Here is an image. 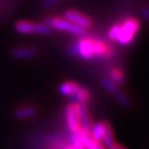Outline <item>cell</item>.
Listing matches in <instances>:
<instances>
[{"mask_svg": "<svg viewBox=\"0 0 149 149\" xmlns=\"http://www.w3.org/2000/svg\"><path fill=\"white\" fill-rule=\"evenodd\" d=\"M70 100L76 104H84L85 105L90 100V92L87 88L80 85L78 90L74 93V95L70 97Z\"/></svg>", "mask_w": 149, "mask_h": 149, "instance_id": "cell-12", "label": "cell"}, {"mask_svg": "<svg viewBox=\"0 0 149 149\" xmlns=\"http://www.w3.org/2000/svg\"><path fill=\"white\" fill-rule=\"evenodd\" d=\"M80 87V84L76 83L72 81H66L61 83L58 86V92L61 95L68 96V97H72L74 95V93L78 90V88Z\"/></svg>", "mask_w": 149, "mask_h": 149, "instance_id": "cell-11", "label": "cell"}, {"mask_svg": "<svg viewBox=\"0 0 149 149\" xmlns=\"http://www.w3.org/2000/svg\"><path fill=\"white\" fill-rule=\"evenodd\" d=\"M37 55V50L31 47H18L10 51V57L17 60L31 59Z\"/></svg>", "mask_w": 149, "mask_h": 149, "instance_id": "cell-8", "label": "cell"}, {"mask_svg": "<svg viewBox=\"0 0 149 149\" xmlns=\"http://www.w3.org/2000/svg\"><path fill=\"white\" fill-rule=\"evenodd\" d=\"M61 1H62V0H42L40 5H42V8H49V7L54 6V5L61 2Z\"/></svg>", "mask_w": 149, "mask_h": 149, "instance_id": "cell-17", "label": "cell"}, {"mask_svg": "<svg viewBox=\"0 0 149 149\" xmlns=\"http://www.w3.org/2000/svg\"><path fill=\"white\" fill-rule=\"evenodd\" d=\"M111 149H125V148H124V147H122V146H121V145H117V144H115L114 146L112 147Z\"/></svg>", "mask_w": 149, "mask_h": 149, "instance_id": "cell-19", "label": "cell"}, {"mask_svg": "<svg viewBox=\"0 0 149 149\" xmlns=\"http://www.w3.org/2000/svg\"><path fill=\"white\" fill-rule=\"evenodd\" d=\"M100 84L102 86L111 94L115 100H117L119 105L122 106L123 108H128L130 106V100L126 94L123 92H121L120 89L117 87L116 84H114L112 81H110L108 78H102L100 80Z\"/></svg>", "mask_w": 149, "mask_h": 149, "instance_id": "cell-5", "label": "cell"}, {"mask_svg": "<svg viewBox=\"0 0 149 149\" xmlns=\"http://www.w3.org/2000/svg\"><path fill=\"white\" fill-rule=\"evenodd\" d=\"M76 108H77L78 117H79L80 121V128L83 132H88L89 133L91 127V120L86 106L84 105V104H76Z\"/></svg>", "mask_w": 149, "mask_h": 149, "instance_id": "cell-9", "label": "cell"}, {"mask_svg": "<svg viewBox=\"0 0 149 149\" xmlns=\"http://www.w3.org/2000/svg\"><path fill=\"white\" fill-rule=\"evenodd\" d=\"M15 117L20 120L31 118V117L36 115V109L32 106H26V107H21L17 109L14 113Z\"/></svg>", "mask_w": 149, "mask_h": 149, "instance_id": "cell-13", "label": "cell"}, {"mask_svg": "<svg viewBox=\"0 0 149 149\" xmlns=\"http://www.w3.org/2000/svg\"><path fill=\"white\" fill-rule=\"evenodd\" d=\"M141 14L143 15V18L145 19V20H147L149 17V14H148V7L147 6H144L142 8V10H141Z\"/></svg>", "mask_w": 149, "mask_h": 149, "instance_id": "cell-18", "label": "cell"}, {"mask_svg": "<svg viewBox=\"0 0 149 149\" xmlns=\"http://www.w3.org/2000/svg\"><path fill=\"white\" fill-rule=\"evenodd\" d=\"M110 81H112L114 84L116 85H119V84H122L125 80L124 78V74L123 72L120 70V68H112L111 72H110Z\"/></svg>", "mask_w": 149, "mask_h": 149, "instance_id": "cell-15", "label": "cell"}, {"mask_svg": "<svg viewBox=\"0 0 149 149\" xmlns=\"http://www.w3.org/2000/svg\"><path fill=\"white\" fill-rule=\"evenodd\" d=\"M63 149H76V148H74V147L72 146V145H68V146L64 147V148H63Z\"/></svg>", "mask_w": 149, "mask_h": 149, "instance_id": "cell-20", "label": "cell"}, {"mask_svg": "<svg viewBox=\"0 0 149 149\" xmlns=\"http://www.w3.org/2000/svg\"><path fill=\"white\" fill-rule=\"evenodd\" d=\"M102 145H104L107 149H111L112 147L116 144V143H115V140H114V136H113V132H112L110 125L108 126L107 130H106L105 135H104V137H102Z\"/></svg>", "mask_w": 149, "mask_h": 149, "instance_id": "cell-16", "label": "cell"}, {"mask_svg": "<svg viewBox=\"0 0 149 149\" xmlns=\"http://www.w3.org/2000/svg\"><path fill=\"white\" fill-rule=\"evenodd\" d=\"M140 29V22L135 18H128L122 23L111 26L108 31V37L112 42H118L121 46H127L133 42Z\"/></svg>", "mask_w": 149, "mask_h": 149, "instance_id": "cell-2", "label": "cell"}, {"mask_svg": "<svg viewBox=\"0 0 149 149\" xmlns=\"http://www.w3.org/2000/svg\"><path fill=\"white\" fill-rule=\"evenodd\" d=\"M64 18L72 23H74V25L79 26L80 28H82L84 30H87L88 28L92 26L91 19L86 15L76 10V9H68L64 13Z\"/></svg>", "mask_w": 149, "mask_h": 149, "instance_id": "cell-6", "label": "cell"}, {"mask_svg": "<svg viewBox=\"0 0 149 149\" xmlns=\"http://www.w3.org/2000/svg\"><path fill=\"white\" fill-rule=\"evenodd\" d=\"M45 23L52 29H57V30L64 31V32L70 33L72 35H77V36H82L85 34L84 29L80 28L79 26L74 25V23L70 22L65 18H59V17H51V18L46 19Z\"/></svg>", "mask_w": 149, "mask_h": 149, "instance_id": "cell-4", "label": "cell"}, {"mask_svg": "<svg viewBox=\"0 0 149 149\" xmlns=\"http://www.w3.org/2000/svg\"><path fill=\"white\" fill-rule=\"evenodd\" d=\"M65 119H66V124L70 133H76V132L81 130L77 108H76L74 102L70 104L65 109Z\"/></svg>", "mask_w": 149, "mask_h": 149, "instance_id": "cell-7", "label": "cell"}, {"mask_svg": "<svg viewBox=\"0 0 149 149\" xmlns=\"http://www.w3.org/2000/svg\"><path fill=\"white\" fill-rule=\"evenodd\" d=\"M109 126V123L105 121H100L94 124H91L90 130H89V135L96 142H102V137L105 135V132L107 127Z\"/></svg>", "mask_w": 149, "mask_h": 149, "instance_id": "cell-10", "label": "cell"}, {"mask_svg": "<svg viewBox=\"0 0 149 149\" xmlns=\"http://www.w3.org/2000/svg\"><path fill=\"white\" fill-rule=\"evenodd\" d=\"M15 30L20 34H40L49 35L52 33V28L46 23H35L30 21H19L15 24Z\"/></svg>", "mask_w": 149, "mask_h": 149, "instance_id": "cell-3", "label": "cell"}, {"mask_svg": "<svg viewBox=\"0 0 149 149\" xmlns=\"http://www.w3.org/2000/svg\"><path fill=\"white\" fill-rule=\"evenodd\" d=\"M70 54L76 57L89 60L110 56V48L102 40L92 38H81L70 48Z\"/></svg>", "mask_w": 149, "mask_h": 149, "instance_id": "cell-1", "label": "cell"}, {"mask_svg": "<svg viewBox=\"0 0 149 149\" xmlns=\"http://www.w3.org/2000/svg\"><path fill=\"white\" fill-rule=\"evenodd\" d=\"M83 142H84V148L85 149H107L100 142L94 141L90 137L88 132H83Z\"/></svg>", "mask_w": 149, "mask_h": 149, "instance_id": "cell-14", "label": "cell"}]
</instances>
